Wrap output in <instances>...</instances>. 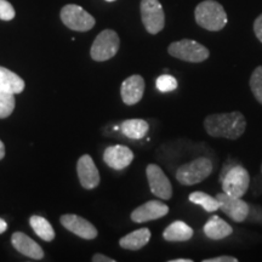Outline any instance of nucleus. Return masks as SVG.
Listing matches in <instances>:
<instances>
[{"instance_id": "a211bd4d", "label": "nucleus", "mask_w": 262, "mask_h": 262, "mask_svg": "<svg viewBox=\"0 0 262 262\" xmlns=\"http://www.w3.org/2000/svg\"><path fill=\"white\" fill-rule=\"evenodd\" d=\"M25 81L8 68L0 67V90L10 94H19L25 90Z\"/></svg>"}, {"instance_id": "c9c22d12", "label": "nucleus", "mask_w": 262, "mask_h": 262, "mask_svg": "<svg viewBox=\"0 0 262 262\" xmlns=\"http://www.w3.org/2000/svg\"><path fill=\"white\" fill-rule=\"evenodd\" d=\"M261 172H262V165H261Z\"/></svg>"}, {"instance_id": "7c9ffc66", "label": "nucleus", "mask_w": 262, "mask_h": 262, "mask_svg": "<svg viewBox=\"0 0 262 262\" xmlns=\"http://www.w3.org/2000/svg\"><path fill=\"white\" fill-rule=\"evenodd\" d=\"M94 262H116L114 258H111L103 254H95L93 256Z\"/></svg>"}, {"instance_id": "f704fd0d", "label": "nucleus", "mask_w": 262, "mask_h": 262, "mask_svg": "<svg viewBox=\"0 0 262 262\" xmlns=\"http://www.w3.org/2000/svg\"><path fill=\"white\" fill-rule=\"evenodd\" d=\"M106 2H108V3H112V2H116V0H106Z\"/></svg>"}, {"instance_id": "4be33fe9", "label": "nucleus", "mask_w": 262, "mask_h": 262, "mask_svg": "<svg viewBox=\"0 0 262 262\" xmlns=\"http://www.w3.org/2000/svg\"><path fill=\"white\" fill-rule=\"evenodd\" d=\"M29 224H31L33 231L39 238H41L45 242H51L55 238V231L52 228L50 222L47 219L41 217V216L33 215L29 219Z\"/></svg>"}, {"instance_id": "393cba45", "label": "nucleus", "mask_w": 262, "mask_h": 262, "mask_svg": "<svg viewBox=\"0 0 262 262\" xmlns=\"http://www.w3.org/2000/svg\"><path fill=\"white\" fill-rule=\"evenodd\" d=\"M249 84H250V89L254 97L256 98L258 103L262 104V66L255 68V71L251 73Z\"/></svg>"}, {"instance_id": "20e7f679", "label": "nucleus", "mask_w": 262, "mask_h": 262, "mask_svg": "<svg viewBox=\"0 0 262 262\" xmlns=\"http://www.w3.org/2000/svg\"><path fill=\"white\" fill-rule=\"evenodd\" d=\"M212 170L214 166L211 160L201 157L180 166L176 171V180L183 186H193L208 179Z\"/></svg>"}, {"instance_id": "2f4dec72", "label": "nucleus", "mask_w": 262, "mask_h": 262, "mask_svg": "<svg viewBox=\"0 0 262 262\" xmlns=\"http://www.w3.org/2000/svg\"><path fill=\"white\" fill-rule=\"evenodd\" d=\"M6 229H8V224H6L5 220L0 219V234L4 233Z\"/></svg>"}, {"instance_id": "a878e982", "label": "nucleus", "mask_w": 262, "mask_h": 262, "mask_svg": "<svg viewBox=\"0 0 262 262\" xmlns=\"http://www.w3.org/2000/svg\"><path fill=\"white\" fill-rule=\"evenodd\" d=\"M156 86L160 93H170V91L178 89V80L172 75L163 74L157 79Z\"/></svg>"}, {"instance_id": "f257e3e1", "label": "nucleus", "mask_w": 262, "mask_h": 262, "mask_svg": "<svg viewBox=\"0 0 262 262\" xmlns=\"http://www.w3.org/2000/svg\"><path fill=\"white\" fill-rule=\"evenodd\" d=\"M204 129L211 137H224L238 140L247 129V120L243 113L234 111L227 113L210 114L204 119Z\"/></svg>"}, {"instance_id": "9b49d317", "label": "nucleus", "mask_w": 262, "mask_h": 262, "mask_svg": "<svg viewBox=\"0 0 262 262\" xmlns=\"http://www.w3.org/2000/svg\"><path fill=\"white\" fill-rule=\"evenodd\" d=\"M60 221L64 228H67L72 233H74L75 235L83 239H89V241H91V239L96 238L98 234L96 227L91 222L85 220V219L80 217L78 215H62Z\"/></svg>"}, {"instance_id": "f3484780", "label": "nucleus", "mask_w": 262, "mask_h": 262, "mask_svg": "<svg viewBox=\"0 0 262 262\" xmlns=\"http://www.w3.org/2000/svg\"><path fill=\"white\" fill-rule=\"evenodd\" d=\"M204 234L212 241H220L233 233V228L219 216H211L203 227Z\"/></svg>"}, {"instance_id": "7ed1b4c3", "label": "nucleus", "mask_w": 262, "mask_h": 262, "mask_svg": "<svg viewBox=\"0 0 262 262\" xmlns=\"http://www.w3.org/2000/svg\"><path fill=\"white\" fill-rule=\"evenodd\" d=\"M221 183L225 193L237 198H243L250 186V175L242 165L232 164L222 171Z\"/></svg>"}, {"instance_id": "c756f323", "label": "nucleus", "mask_w": 262, "mask_h": 262, "mask_svg": "<svg viewBox=\"0 0 262 262\" xmlns=\"http://www.w3.org/2000/svg\"><path fill=\"white\" fill-rule=\"evenodd\" d=\"M203 262H238V258L233 256H217L206 258V260H203Z\"/></svg>"}, {"instance_id": "39448f33", "label": "nucleus", "mask_w": 262, "mask_h": 262, "mask_svg": "<svg viewBox=\"0 0 262 262\" xmlns=\"http://www.w3.org/2000/svg\"><path fill=\"white\" fill-rule=\"evenodd\" d=\"M168 52L172 57L191 63H201L208 60L210 56V51L204 45L191 39H182V40L173 41L169 45Z\"/></svg>"}, {"instance_id": "6e6552de", "label": "nucleus", "mask_w": 262, "mask_h": 262, "mask_svg": "<svg viewBox=\"0 0 262 262\" xmlns=\"http://www.w3.org/2000/svg\"><path fill=\"white\" fill-rule=\"evenodd\" d=\"M141 18L149 34H158L165 26V14L159 0H141Z\"/></svg>"}, {"instance_id": "b1692460", "label": "nucleus", "mask_w": 262, "mask_h": 262, "mask_svg": "<svg viewBox=\"0 0 262 262\" xmlns=\"http://www.w3.org/2000/svg\"><path fill=\"white\" fill-rule=\"evenodd\" d=\"M15 96L14 94L5 93L0 90V118H8L15 110Z\"/></svg>"}, {"instance_id": "0eeeda50", "label": "nucleus", "mask_w": 262, "mask_h": 262, "mask_svg": "<svg viewBox=\"0 0 262 262\" xmlns=\"http://www.w3.org/2000/svg\"><path fill=\"white\" fill-rule=\"evenodd\" d=\"M60 17L66 27L75 32H88L96 24L94 16L77 4L64 5L61 9Z\"/></svg>"}, {"instance_id": "c85d7f7f", "label": "nucleus", "mask_w": 262, "mask_h": 262, "mask_svg": "<svg viewBox=\"0 0 262 262\" xmlns=\"http://www.w3.org/2000/svg\"><path fill=\"white\" fill-rule=\"evenodd\" d=\"M254 32L258 40L262 42V14L255 19L254 22Z\"/></svg>"}, {"instance_id": "9d476101", "label": "nucleus", "mask_w": 262, "mask_h": 262, "mask_svg": "<svg viewBox=\"0 0 262 262\" xmlns=\"http://www.w3.org/2000/svg\"><path fill=\"white\" fill-rule=\"evenodd\" d=\"M216 199L220 203V210L224 211L231 220L234 222H243L247 220L249 204L243 199L232 196L225 192L219 193Z\"/></svg>"}, {"instance_id": "423d86ee", "label": "nucleus", "mask_w": 262, "mask_h": 262, "mask_svg": "<svg viewBox=\"0 0 262 262\" xmlns=\"http://www.w3.org/2000/svg\"><path fill=\"white\" fill-rule=\"evenodd\" d=\"M120 47V40L117 32L112 29H104L97 35L91 45V58L96 62L110 60L117 55Z\"/></svg>"}, {"instance_id": "f8f14e48", "label": "nucleus", "mask_w": 262, "mask_h": 262, "mask_svg": "<svg viewBox=\"0 0 262 262\" xmlns=\"http://www.w3.org/2000/svg\"><path fill=\"white\" fill-rule=\"evenodd\" d=\"M169 212V206L160 201H149L143 205L136 208L131 212V220L136 224L158 220Z\"/></svg>"}, {"instance_id": "6ab92c4d", "label": "nucleus", "mask_w": 262, "mask_h": 262, "mask_svg": "<svg viewBox=\"0 0 262 262\" xmlns=\"http://www.w3.org/2000/svg\"><path fill=\"white\" fill-rule=\"evenodd\" d=\"M150 239V231L148 228H140L120 238L119 245L126 250H140L148 243Z\"/></svg>"}, {"instance_id": "ddd939ff", "label": "nucleus", "mask_w": 262, "mask_h": 262, "mask_svg": "<svg viewBox=\"0 0 262 262\" xmlns=\"http://www.w3.org/2000/svg\"><path fill=\"white\" fill-rule=\"evenodd\" d=\"M79 181L85 189H94L100 185V172L89 155L81 156L77 163Z\"/></svg>"}, {"instance_id": "f03ea898", "label": "nucleus", "mask_w": 262, "mask_h": 262, "mask_svg": "<svg viewBox=\"0 0 262 262\" xmlns=\"http://www.w3.org/2000/svg\"><path fill=\"white\" fill-rule=\"evenodd\" d=\"M196 25L210 32H219L227 25V14L224 6L215 0H204L194 10Z\"/></svg>"}, {"instance_id": "bb28decb", "label": "nucleus", "mask_w": 262, "mask_h": 262, "mask_svg": "<svg viewBox=\"0 0 262 262\" xmlns=\"http://www.w3.org/2000/svg\"><path fill=\"white\" fill-rule=\"evenodd\" d=\"M16 16L15 9L8 0H0V19L3 21H11Z\"/></svg>"}, {"instance_id": "dca6fc26", "label": "nucleus", "mask_w": 262, "mask_h": 262, "mask_svg": "<svg viewBox=\"0 0 262 262\" xmlns=\"http://www.w3.org/2000/svg\"><path fill=\"white\" fill-rule=\"evenodd\" d=\"M11 244L18 253L33 260H41L44 257V251L40 245L22 232H15L11 235Z\"/></svg>"}, {"instance_id": "473e14b6", "label": "nucleus", "mask_w": 262, "mask_h": 262, "mask_svg": "<svg viewBox=\"0 0 262 262\" xmlns=\"http://www.w3.org/2000/svg\"><path fill=\"white\" fill-rule=\"evenodd\" d=\"M5 157V146L4 143L2 142V140H0V160Z\"/></svg>"}, {"instance_id": "72a5a7b5", "label": "nucleus", "mask_w": 262, "mask_h": 262, "mask_svg": "<svg viewBox=\"0 0 262 262\" xmlns=\"http://www.w3.org/2000/svg\"><path fill=\"white\" fill-rule=\"evenodd\" d=\"M170 262H193L191 258H175V260H170Z\"/></svg>"}, {"instance_id": "1a4fd4ad", "label": "nucleus", "mask_w": 262, "mask_h": 262, "mask_svg": "<svg viewBox=\"0 0 262 262\" xmlns=\"http://www.w3.org/2000/svg\"><path fill=\"white\" fill-rule=\"evenodd\" d=\"M150 192L160 199L169 201L172 196V186L162 169L156 164H149L146 169Z\"/></svg>"}, {"instance_id": "4468645a", "label": "nucleus", "mask_w": 262, "mask_h": 262, "mask_svg": "<svg viewBox=\"0 0 262 262\" xmlns=\"http://www.w3.org/2000/svg\"><path fill=\"white\" fill-rule=\"evenodd\" d=\"M134 160V153L129 147L116 145L107 147L103 153V162L114 170H123Z\"/></svg>"}, {"instance_id": "412c9836", "label": "nucleus", "mask_w": 262, "mask_h": 262, "mask_svg": "<svg viewBox=\"0 0 262 262\" xmlns=\"http://www.w3.org/2000/svg\"><path fill=\"white\" fill-rule=\"evenodd\" d=\"M120 130L130 140H141L147 135L149 125L143 119H127L120 124Z\"/></svg>"}, {"instance_id": "2eb2a0df", "label": "nucleus", "mask_w": 262, "mask_h": 262, "mask_svg": "<svg viewBox=\"0 0 262 262\" xmlns=\"http://www.w3.org/2000/svg\"><path fill=\"white\" fill-rule=\"evenodd\" d=\"M145 93V79L139 74L131 75L123 81L120 95H122L123 102L127 106H133L140 102Z\"/></svg>"}, {"instance_id": "5701e85b", "label": "nucleus", "mask_w": 262, "mask_h": 262, "mask_svg": "<svg viewBox=\"0 0 262 262\" xmlns=\"http://www.w3.org/2000/svg\"><path fill=\"white\" fill-rule=\"evenodd\" d=\"M188 199L189 202L201 205L208 212H214L220 209V203L216 199V196L214 198V196L206 194L204 192H193L189 194Z\"/></svg>"}, {"instance_id": "aec40b11", "label": "nucleus", "mask_w": 262, "mask_h": 262, "mask_svg": "<svg viewBox=\"0 0 262 262\" xmlns=\"http://www.w3.org/2000/svg\"><path fill=\"white\" fill-rule=\"evenodd\" d=\"M193 237V229L183 221H175L164 229L163 238L168 242H187Z\"/></svg>"}, {"instance_id": "cd10ccee", "label": "nucleus", "mask_w": 262, "mask_h": 262, "mask_svg": "<svg viewBox=\"0 0 262 262\" xmlns=\"http://www.w3.org/2000/svg\"><path fill=\"white\" fill-rule=\"evenodd\" d=\"M245 221L251 222V224L262 225V206L249 205V212Z\"/></svg>"}]
</instances>
